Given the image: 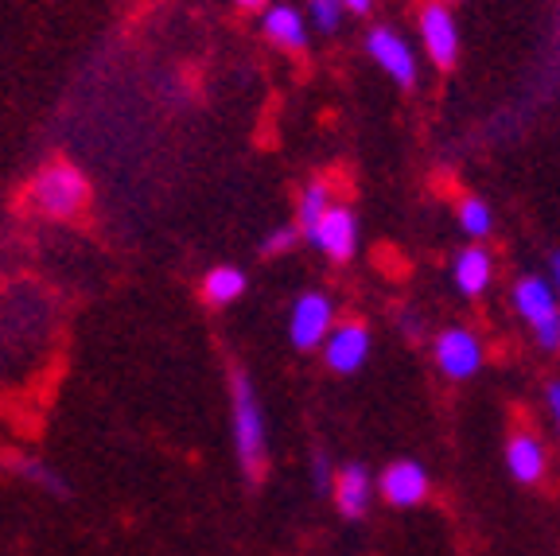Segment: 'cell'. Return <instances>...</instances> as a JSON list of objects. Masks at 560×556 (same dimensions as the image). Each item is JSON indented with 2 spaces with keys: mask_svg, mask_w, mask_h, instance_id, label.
<instances>
[{
  "mask_svg": "<svg viewBox=\"0 0 560 556\" xmlns=\"http://www.w3.org/2000/svg\"><path fill=\"white\" fill-rule=\"evenodd\" d=\"M444 4H455V0H444Z\"/></svg>",
  "mask_w": 560,
  "mask_h": 556,
  "instance_id": "83f0119b",
  "label": "cell"
},
{
  "mask_svg": "<svg viewBox=\"0 0 560 556\" xmlns=\"http://www.w3.org/2000/svg\"><path fill=\"white\" fill-rule=\"evenodd\" d=\"M230 436H234V455L242 463L245 478L257 483L269 463V428H265V409L257 397V385L245 370L230 374Z\"/></svg>",
  "mask_w": 560,
  "mask_h": 556,
  "instance_id": "6da1fadb",
  "label": "cell"
},
{
  "mask_svg": "<svg viewBox=\"0 0 560 556\" xmlns=\"http://www.w3.org/2000/svg\"><path fill=\"white\" fill-rule=\"evenodd\" d=\"M401 331H405V335H420V320H409V315H405V320H401Z\"/></svg>",
  "mask_w": 560,
  "mask_h": 556,
  "instance_id": "484cf974",
  "label": "cell"
},
{
  "mask_svg": "<svg viewBox=\"0 0 560 556\" xmlns=\"http://www.w3.org/2000/svg\"><path fill=\"white\" fill-rule=\"evenodd\" d=\"M245 288H249V277H245L237 265H214V269L202 277V300H207L210 308H230L242 300Z\"/></svg>",
  "mask_w": 560,
  "mask_h": 556,
  "instance_id": "9a60e30c",
  "label": "cell"
},
{
  "mask_svg": "<svg viewBox=\"0 0 560 556\" xmlns=\"http://www.w3.org/2000/svg\"><path fill=\"white\" fill-rule=\"evenodd\" d=\"M370 347H374V339H370L366 323L347 320V323H335V327L327 331V339L319 350H324V362L331 366L335 374H359L370 358Z\"/></svg>",
  "mask_w": 560,
  "mask_h": 556,
  "instance_id": "ba28073f",
  "label": "cell"
},
{
  "mask_svg": "<svg viewBox=\"0 0 560 556\" xmlns=\"http://www.w3.org/2000/svg\"><path fill=\"white\" fill-rule=\"evenodd\" d=\"M307 242L324 253V257H331L335 265L350 262V257L359 253V215H354L350 207H339V202H331V207L324 210V218H319V222L312 227Z\"/></svg>",
  "mask_w": 560,
  "mask_h": 556,
  "instance_id": "8992f818",
  "label": "cell"
},
{
  "mask_svg": "<svg viewBox=\"0 0 560 556\" xmlns=\"http://www.w3.org/2000/svg\"><path fill=\"white\" fill-rule=\"evenodd\" d=\"M374 495H377L374 478H370V471L362 463H347V467H339L331 475V498L342 518H350V522L366 518L370 506H374Z\"/></svg>",
  "mask_w": 560,
  "mask_h": 556,
  "instance_id": "30bf717a",
  "label": "cell"
},
{
  "mask_svg": "<svg viewBox=\"0 0 560 556\" xmlns=\"http://www.w3.org/2000/svg\"><path fill=\"white\" fill-rule=\"evenodd\" d=\"M452 280L455 288L464 296H482L490 288V280H494V262H490V253L482 250L479 242L467 245V250L455 253V262H452Z\"/></svg>",
  "mask_w": 560,
  "mask_h": 556,
  "instance_id": "5bb4252c",
  "label": "cell"
},
{
  "mask_svg": "<svg viewBox=\"0 0 560 556\" xmlns=\"http://www.w3.org/2000/svg\"><path fill=\"white\" fill-rule=\"evenodd\" d=\"M296 242H300V230L284 222V227H272L269 234L261 238V253L265 257H280V253H289Z\"/></svg>",
  "mask_w": 560,
  "mask_h": 556,
  "instance_id": "d6986e66",
  "label": "cell"
},
{
  "mask_svg": "<svg viewBox=\"0 0 560 556\" xmlns=\"http://www.w3.org/2000/svg\"><path fill=\"white\" fill-rule=\"evenodd\" d=\"M545 280H549V285L560 292V250H557V253H549V277H545Z\"/></svg>",
  "mask_w": 560,
  "mask_h": 556,
  "instance_id": "d4e9b609",
  "label": "cell"
},
{
  "mask_svg": "<svg viewBox=\"0 0 560 556\" xmlns=\"http://www.w3.org/2000/svg\"><path fill=\"white\" fill-rule=\"evenodd\" d=\"M90 202V183L67 160H51L27 183V207L47 222H74Z\"/></svg>",
  "mask_w": 560,
  "mask_h": 556,
  "instance_id": "7a4b0ae2",
  "label": "cell"
},
{
  "mask_svg": "<svg viewBox=\"0 0 560 556\" xmlns=\"http://www.w3.org/2000/svg\"><path fill=\"white\" fill-rule=\"evenodd\" d=\"M506 467L517 483L525 487H534L545 478V467H549V452H545V443L537 440L534 432H514L506 443Z\"/></svg>",
  "mask_w": 560,
  "mask_h": 556,
  "instance_id": "7c38bea8",
  "label": "cell"
},
{
  "mask_svg": "<svg viewBox=\"0 0 560 556\" xmlns=\"http://www.w3.org/2000/svg\"><path fill=\"white\" fill-rule=\"evenodd\" d=\"M4 467H9L12 475L24 478V483H32V487H44L47 495H55V498L67 495V483H62V478L55 475L47 463L32 460V455H4Z\"/></svg>",
  "mask_w": 560,
  "mask_h": 556,
  "instance_id": "2e32d148",
  "label": "cell"
},
{
  "mask_svg": "<svg viewBox=\"0 0 560 556\" xmlns=\"http://www.w3.org/2000/svg\"><path fill=\"white\" fill-rule=\"evenodd\" d=\"M514 308L529 327H541L545 320L560 315V300L557 288L549 285L545 277H522L514 285Z\"/></svg>",
  "mask_w": 560,
  "mask_h": 556,
  "instance_id": "4fadbf2b",
  "label": "cell"
},
{
  "mask_svg": "<svg viewBox=\"0 0 560 556\" xmlns=\"http://www.w3.org/2000/svg\"><path fill=\"white\" fill-rule=\"evenodd\" d=\"M327 207H331V187H327L324 179H312L304 192H300V202H296V230L304 238L312 234V227L324 218Z\"/></svg>",
  "mask_w": 560,
  "mask_h": 556,
  "instance_id": "e0dca14e",
  "label": "cell"
},
{
  "mask_svg": "<svg viewBox=\"0 0 560 556\" xmlns=\"http://www.w3.org/2000/svg\"><path fill=\"white\" fill-rule=\"evenodd\" d=\"M432 358H436L440 374L452 378V382H467L482 370L487 362V350H482V339L467 327H444L432 343Z\"/></svg>",
  "mask_w": 560,
  "mask_h": 556,
  "instance_id": "3957f363",
  "label": "cell"
},
{
  "mask_svg": "<svg viewBox=\"0 0 560 556\" xmlns=\"http://www.w3.org/2000/svg\"><path fill=\"white\" fill-rule=\"evenodd\" d=\"M312 487L315 490H331V463H327L324 452L312 455Z\"/></svg>",
  "mask_w": 560,
  "mask_h": 556,
  "instance_id": "44dd1931",
  "label": "cell"
},
{
  "mask_svg": "<svg viewBox=\"0 0 560 556\" xmlns=\"http://www.w3.org/2000/svg\"><path fill=\"white\" fill-rule=\"evenodd\" d=\"M374 487L389 506H397V510H409V506H420L424 498H429L432 478L417 460H397V463H389V467L382 471V478H377Z\"/></svg>",
  "mask_w": 560,
  "mask_h": 556,
  "instance_id": "9c48e42d",
  "label": "cell"
},
{
  "mask_svg": "<svg viewBox=\"0 0 560 556\" xmlns=\"http://www.w3.org/2000/svg\"><path fill=\"white\" fill-rule=\"evenodd\" d=\"M342 16H347V12H342L339 0H312V20L319 24V32H327V35L339 32Z\"/></svg>",
  "mask_w": 560,
  "mask_h": 556,
  "instance_id": "ffe728a7",
  "label": "cell"
},
{
  "mask_svg": "<svg viewBox=\"0 0 560 556\" xmlns=\"http://www.w3.org/2000/svg\"><path fill=\"white\" fill-rule=\"evenodd\" d=\"M234 4H237V9H249V12H254V9H265L269 0H234Z\"/></svg>",
  "mask_w": 560,
  "mask_h": 556,
  "instance_id": "4316f807",
  "label": "cell"
},
{
  "mask_svg": "<svg viewBox=\"0 0 560 556\" xmlns=\"http://www.w3.org/2000/svg\"><path fill=\"white\" fill-rule=\"evenodd\" d=\"M455 215H459V227H464V234L471 238V242H482V238L494 230V215H490L487 199H479V195H464L459 207H455Z\"/></svg>",
  "mask_w": 560,
  "mask_h": 556,
  "instance_id": "ac0fdd59",
  "label": "cell"
},
{
  "mask_svg": "<svg viewBox=\"0 0 560 556\" xmlns=\"http://www.w3.org/2000/svg\"><path fill=\"white\" fill-rule=\"evenodd\" d=\"M534 335L545 350H560V315H552V320H545L541 327H534Z\"/></svg>",
  "mask_w": 560,
  "mask_h": 556,
  "instance_id": "7402d4cb",
  "label": "cell"
},
{
  "mask_svg": "<svg viewBox=\"0 0 560 556\" xmlns=\"http://www.w3.org/2000/svg\"><path fill=\"white\" fill-rule=\"evenodd\" d=\"M545 397H549L552 425H557V432H560V382H552V385H549V393H545Z\"/></svg>",
  "mask_w": 560,
  "mask_h": 556,
  "instance_id": "603a6c76",
  "label": "cell"
},
{
  "mask_svg": "<svg viewBox=\"0 0 560 556\" xmlns=\"http://www.w3.org/2000/svg\"><path fill=\"white\" fill-rule=\"evenodd\" d=\"M366 51H370V59L382 67V74H389L401 90H412L420 82L417 55H412L409 39H405L397 27H374V32L366 35Z\"/></svg>",
  "mask_w": 560,
  "mask_h": 556,
  "instance_id": "5b68a950",
  "label": "cell"
},
{
  "mask_svg": "<svg viewBox=\"0 0 560 556\" xmlns=\"http://www.w3.org/2000/svg\"><path fill=\"white\" fill-rule=\"evenodd\" d=\"M261 32L265 39H269L272 47H280V51H307V20L300 9H292V4H265L261 12Z\"/></svg>",
  "mask_w": 560,
  "mask_h": 556,
  "instance_id": "8fae6325",
  "label": "cell"
},
{
  "mask_svg": "<svg viewBox=\"0 0 560 556\" xmlns=\"http://www.w3.org/2000/svg\"><path fill=\"white\" fill-rule=\"evenodd\" d=\"M420 27V44L429 51V59L436 62L440 70H452L455 59H459V27H455V16L444 0H429L417 16Z\"/></svg>",
  "mask_w": 560,
  "mask_h": 556,
  "instance_id": "52a82bcc",
  "label": "cell"
},
{
  "mask_svg": "<svg viewBox=\"0 0 560 556\" xmlns=\"http://www.w3.org/2000/svg\"><path fill=\"white\" fill-rule=\"evenodd\" d=\"M335 327V304L324 292H300L289 308V339L296 350H319Z\"/></svg>",
  "mask_w": 560,
  "mask_h": 556,
  "instance_id": "277c9868",
  "label": "cell"
},
{
  "mask_svg": "<svg viewBox=\"0 0 560 556\" xmlns=\"http://www.w3.org/2000/svg\"><path fill=\"white\" fill-rule=\"evenodd\" d=\"M342 12H354V16H366L370 9H374V0H339Z\"/></svg>",
  "mask_w": 560,
  "mask_h": 556,
  "instance_id": "cb8c5ba5",
  "label": "cell"
}]
</instances>
